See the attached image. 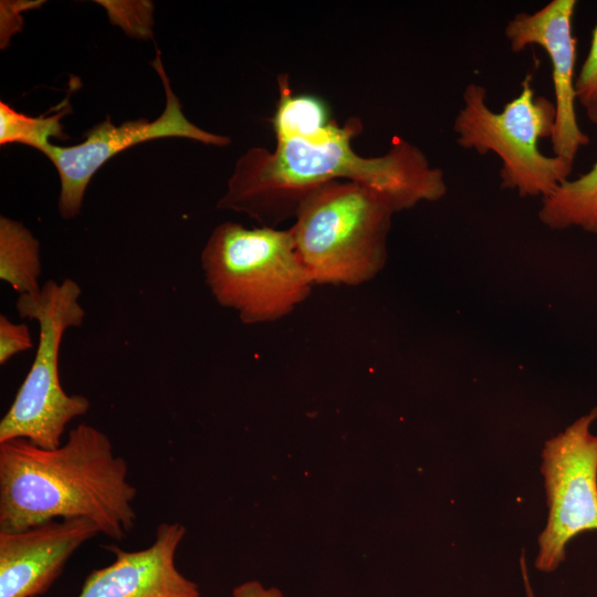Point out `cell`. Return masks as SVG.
Wrapping results in <instances>:
<instances>
[{
  "mask_svg": "<svg viewBox=\"0 0 597 597\" xmlns=\"http://www.w3.org/2000/svg\"><path fill=\"white\" fill-rule=\"evenodd\" d=\"M521 565H522V573H523V578H524V584H525L527 597H534L531 585H530V580H528V577H527V570H526V566H525L524 556L521 557Z\"/></svg>",
  "mask_w": 597,
  "mask_h": 597,
  "instance_id": "obj_20",
  "label": "cell"
},
{
  "mask_svg": "<svg viewBox=\"0 0 597 597\" xmlns=\"http://www.w3.org/2000/svg\"><path fill=\"white\" fill-rule=\"evenodd\" d=\"M597 406L545 442L541 472L548 516L538 536L535 566L552 572L565 559L572 538L597 531Z\"/></svg>",
  "mask_w": 597,
  "mask_h": 597,
  "instance_id": "obj_7",
  "label": "cell"
},
{
  "mask_svg": "<svg viewBox=\"0 0 597 597\" xmlns=\"http://www.w3.org/2000/svg\"><path fill=\"white\" fill-rule=\"evenodd\" d=\"M185 534L180 523H161L154 542L144 549L126 552L105 546L115 561L91 572L77 597H200L198 585L175 563Z\"/></svg>",
  "mask_w": 597,
  "mask_h": 597,
  "instance_id": "obj_11",
  "label": "cell"
},
{
  "mask_svg": "<svg viewBox=\"0 0 597 597\" xmlns=\"http://www.w3.org/2000/svg\"><path fill=\"white\" fill-rule=\"evenodd\" d=\"M40 242L21 222L0 218V279L19 295L41 290Z\"/></svg>",
  "mask_w": 597,
  "mask_h": 597,
  "instance_id": "obj_13",
  "label": "cell"
},
{
  "mask_svg": "<svg viewBox=\"0 0 597 597\" xmlns=\"http://www.w3.org/2000/svg\"><path fill=\"white\" fill-rule=\"evenodd\" d=\"M98 533L96 523L84 517L0 532V597L44 594L73 553Z\"/></svg>",
  "mask_w": 597,
  "mask_h": 597,
  "instance_id": "obj_10",
  "label": "cell"
},
{
  "mask_svg": "<svg viewBox=\"0 0 597 597\" xmlns=\"http://www.w3.org/2000/svg\"><path fill=\"white\" fill-rule=\"evenodd\" d=\"M538 217L551 229L574 226L597 234V161L589 171L575 180L563 181L543 198Z\"/></svg>",
  "mask_w": 597,
  "mask_h": 597,
  "instance_id": "obj_12",
  "label": "cell"
},
{
  "mask_svg": "<svg viewBox=\"0 0 597 597\" xmlns=\"http://www.w3.org/2000/svg\"><path fill=\"white\" fill-rule=\"evenodd\" d=\"M29 327L0 316V365H6L13 356L32 348Z\"/></svg>",
  "mask_w": 597,
  "mask_h": 597,
  "instance_id": "obj_18",
  "label": "cell"
},
{
  "mask_svg": "<svg viewBox=\"0 0 597 597\" xmlns=\"http://www.w3.org/2000/svg\"><path fill=\"white\" fill-rule=\"evenodd\" d=\"M576 4V0H552L533 13L515 14L504 29L513 52L536 44L549 56L556 107L551 138L553 151L554 156L573 163L578 149L589 143V137L579 128L575 112L577 40L572 34V20Z\"/></svg>",
  "mask_w": 597,
  "mask_h": 597,
  "instance_id": "obj_9",
  "label": "cell"
},
{
  "mask_svg": "<svg viewBox=\"0 0 597 597\" xmlns=\"http://www.w3.org/2000/svg\"><path fill=\"white\" fill-rule=\"evenodd\" d=\"M532 78V73L526 74L520 94L500 113L488 106L482 85L468 84L453 130L462 148L500 157L503 188L516 189L522 197L545 198L567 180L574 163L541 153L540 140L553 136L556 107L546 97L534 96Z\"/></svg>",
  "mask_w": 597,
  "mask_h": 597,
  "instance_id": "obj_6",
  "label": "cell"
},
{
  "mask_svg": "<svg viewBox=\"0 0 597 597\" xmlns=\"http://www.w3.org/2000/svg\"><path fill=\"white\" fill-rule=\"evenodd\" d=\"M81 293L78 283L66 277L60 283L46 281L38 293L19 295L15 308L22 318L38 322L39 343L31 368L0 421V443L25 439L43 449L57 448L66 425L88 411L90 400L66 394L59 374L62 337L85 318Z\"/></svg>",
  "mask_w": 597,
  "mask_h": 597,
  "instance_id": "obj_5",
  "label": "cell"
},
{
  "mask_svg": "<svg viewBox=\"0 0 597 597\" xmlns=\"http://www.w3.org/2000/svg\"><path fill=\"white\" fill-rule=\"evenodd\" d=\"M280 98L272 117L276 140L302 138L316 140L329 133L336 122L329 118L328 109L317 97L293 95L287 76H279Z\"/></svg>",
  "mask_w": 597,
  "mask_h": 597,
  "instance_id": "obj_14",
  "label": "cell"
},
{
  "mask_svg": "<svg viewBox=\"0 0 597 597\" xmlns=\"http://www.w3.org/2000/svg\"><path fill=\"white\" fill-rule=\"evenodd\" d=\"M200 262L214 300L244 324L286 316L314 285L289 229L223 222L208 238Z\"/></svg>",
  "mask_w": 597,
  "mask_h": 597,
  "instance_id": "obj_4",
  "label": "cell"
},
{
  "mask_svg": "<svg viewBox=\"0 0 597 597\" xmlns=\"http://www.w3.org/2000/svg\"><path fill=\"white\" fill-rule=\"evenodd\" d=\"M232 597H283V595L277 588H266L256 580H250L238 585L232 591Z\"/></svg>",
  "mask_w": 597,
  "mask_h": 597,
  "instance_id": "obj_19",
  "label": "cell"
},
{
  "mask_svg": "<svg viewBox=\"0 0 597 597\" xmlns=\"http://www.w3.org/2000/svg\"><path fill=\"white\" fill-rule=\"evenodd\" d=\"M111 439L81 423L54 449L25 439L0 443V532L84 517L121 541L134 527L136 488Z\"/></svg>",
  "mask_w": 597,
  "mask_h": 597,
  "instance_id": "obj_2",
  "label": "cell"
},
{
  "mask_svg": "<svg viewBox=\"0 0 597 597\" xmlns=\"http://www.w3.org/2000/svg\"><path fill=\"white\" fill-rule=\"evenodd\" d=\"M151 65L158 73L166 94L165 108L156 119L126 121L116 126L106 118L92 127L80 144L62 147L49 143L41 150L59 174L61 188L57 210L63 219L78 216L92 177L106 161L129 147L170 137L187 138L218 147L230 144L228 136L207 132L185 116L182 106L170 87L159 50Z\"/></svg>",
  "mask_w": 597,
  "mask_h": 597,
  "instance_id": "obj_8",
  "label": "cell"
},
{
  "mask_svg": "<svg viewBox=\"0 0 597 597\" xmlns=\"http://www.w3.org/2000/svg\"><path fill=\"white\" fill-rule=\"evenodd\" d=\"M71 111L69 103L60 105L53 115L30 117L0 102V144L20 143L42 150L50 137L64 139L61 118Z\"/></svg>",
  "mask_w": 597,
  "mask_h": 597,
  "instance_id": "obj_15",
  "label": "cell"
},
{
  "mask_svg": "<svg viewBox=\"0 0 597 597\" xmlns=\"http://www.w3.org/2000/svg\"><path fill=\"white\" fill-rule=\"evenodd\" d=\"M362 128L358 118H349L316 140L291 138L276 140L273 150L248 149L237 160L217 208L275 228L295 217L310 192L333 180H350L379 192L396 212L446 195L443 171L431 167L426 155L404 139L396 138L381 156L357 154L352 139Z\"/></svg>",
  "mask_w": 597,
  "mask_h": 597,
  "instance_id": "obj_1",
  "label": "cell"
},
{
  "mask_svg": "<svg viewBox=\"0 0 597 597\" xmlns=\"http://www.w3.org/2000/svg\"><path fill=\"white\" fill-rule=\"evenodd\" d=\"M395 212L386 197L350 180H333L310 192L289 230L313 284L371 280L386 263Z\"/></svg>",
  "mask_w": 597,
  "mask_h": 597,
  "instance_id": "obj_3",
  "label": "cell"
},
{
  "mask_svg": "<svg viewBox=\"0 0 597 597\" xmlns=\"http://www.w3.org/2000/svg\"><path fill=\"white\" fill-rule=\"evenodd\" d=\"M575 93L589 121L597 125V24L588 54L575 78Z\"/></svg>",
  "mask_w": 597,
  "mask_h": 597,
  "instance_id": "obj_17",
  "label": "cell"
},
{
  "mask_svg": "<svg viewBox=\"0 0 597 597\" xmlns=\"http://www.w3.org/2000/svg\"><path fill=\"white\" fill-rule=\"evenodd\" d=\"M106 8L112 23L135 36L151 33L153 4L146 1H97Z\"/></svg>",
  "mask_w": 597,
  "mask_h": 597,
  "instance_id": "obj_16",
  "label": "cell"
}]
</instances>
